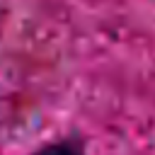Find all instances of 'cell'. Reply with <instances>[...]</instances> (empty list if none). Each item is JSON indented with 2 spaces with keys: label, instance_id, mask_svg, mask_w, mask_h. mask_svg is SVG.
I'll use <instances>...</instances> for the list:
<instances>
[{
  "label": "cell",
  "instance_id": "obj_1",
  "mask_svg": "<svg viewBox=\"0 0 155 155\" xmlns=\"http://www.w3.org/2000/svg\"><path fill=\"white\" fill-rule=\"evenodd\" d=\"M31 155H85V148L75 138H61V140H51L36 148Z\"/></svg>",
  "mask_w": 155,
  "mask_h": 155
}]
</instances>
